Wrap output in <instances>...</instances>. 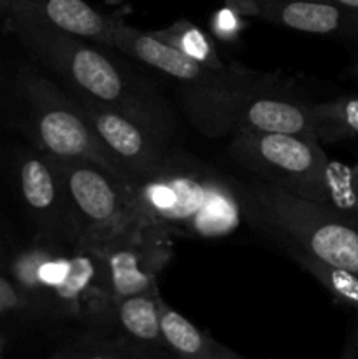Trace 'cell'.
Wrapping results in <instances>:
<instances>
[{
  "label": "cell",
  "instance_id": "cell-17",
  "mask_svg": "<svg viewBox=\"0 0 358 359\" xmlns=\"http://www.w3.org/2000/svg\"><path fill=\"white\" fill-rule=\"evenodd\" d=\"M283 251L288 252L304 270H307L339 304L353 309L358 314V277L343 269L329 265L293 245H283Z\"/></svg>",
  "mask_w": 358,
  "mask_h": 359
},
{
  "label": "cell",
  "instance_id": "cell-28",
  "mask_svg": "<svg viewBox=\"0 0 358 359\" xmlns=\"http://www.w3.org/2000/svg\"><path fill=\"white\" fill-rule=\"evenodd\" d=\"M353 354H354V356L358 358V339H357V342H354V347H353Z\"/></svg>",
  "mask_w": 358,
  "mask_h": 359
},
{
  "label": "cell",
  "instance_id": "cell-13",
  "mask_svg": "<svg viewBox=\"0 0 358 359\" xmlns=\"http://www.w3.org/2000/svg\"><path fill=\"white\" fill-rule=\"evenodd\" d=\"M0 14L4 20L42 21L109 48L112 18L102 16L86 0H0Z\"/></svg>",
  "mask_w": 358,
  "mask_h": 359
},
{
  "label": "cell",
  "instance_id": "cell-10",
  "mask_svg": "<svg viewBox=\"0 0 358 359\" xmlns=\"http://www.w3.org/2000/svg\"><path fill=\"white\" fill-rule=\"evenodd\" d=\"M76 102L105 149L125 170L126 177L146 174L174 149L171 140L157 135L121 112L77 98Z\"/></svg>",
  "mask_w": 358,
  "mask_h": 359
},
{
  "label": "cell",
  "instance_id": "cell-7",
  "mask_svg": "<svg viewBox=\"0 0 358 359\" xmlns=\"http://www.w3.org/2000/svg\"><path fill=\"white\" fill-rule=\"evenodd\" d=\"M48 158L69 200L79 245L98 251L119 233L139 224L121 179L91 161L49 154Z\"/></svg>",
  "mask_w": 358,
  "mask_h": 359
},
{
  "label": "cell",
  "instance_id": "cell-9",
  "mask_svg": "<svg viewBox=\"0 0 358 359\" xmlns=\"http://www.w3.org/2000/svg\"><path fill=\"white\" fill-rule=\"evenodd\" d=\"M16 179L25 210L37 226L39 238L67 248L79 245L69 200L48 154L37 147L25 151L18 161Z\"/></svg>",
  "mask_w": 358,
  "mask_h": 359
},
{
  "label": "cell",
  "instance_id": "cell-18",
  "mask_svg": "<svg viewBox=\"0 0 358 359\" xmlns=\"http://www.w3.org/2000/svg\"><path fill=\"white\" fill-rule=\"evenodd\" d=\"M55 358H104V359H128L140 358L139 351L118 332V330H93L62 346Z\"/></svg>",
  "mask_w": 358,
  "mask_h": 359
},
{
  "label": "cell",
  "instance_id": "cell-4",
  "mask_svg": "<svg viewBox=\"0 0 358 359\" xmlns=\"http://www.w3.org/2000/svg\"><path fill=\"white\" fill-rule=\"evenodd\" d=\"M0 119L49 156L91 161L126 177L88 123L76 98L41 65H20L0 79Z\"/></svg>",
  "mask_w": 358,
  "mask_h": 359
},
{
  "label": "cell",
  "instance_id": "cell-27",
  "mask_svg": "<svg viewBox=\"0 0 358 359\" xmlns=\"http://www.w3.org/2000/svg\"><path fill=\"white\" fill-rule=\"evenodd\" d=\"M0 21H4L2 14H0ZM4 69H6V67H4V63H2V62H0V79H2V74H4Z\"/></svg>",
  "mask_w": 358,
  "mask_h": 359
},
{
  "label": "cell",
  "instance_id": "cell-14",
  "mask_svg": "<svg viewBox=\"0 0 358 359\" xmlns=\"http://www.w3.org/2000/svg\"><path fill=\"white\" fill-rule=\"evenodd\" d=\"M74 248L39 238L11 265L13 283L27 298L28 307L46 312L53 291L63 283L70 269Z\"/></svg>",
  "mask_w": 358,
  "mask_h": 359
},
{
  "label": "cell",
  "instance_id": "cell-16",
  "mask_svg": "<svg viewBox=\"0 0 358 359\" xmlns=\"http://www.w3.org/2000/svg\"><path fill=\"white\" fill-rule=\"evenodd\" d=\"M160 330L168 354L185 359H242L241 354L216 342L209 333H204L179 312L158 300Z\"/></svg>",
  "mask_w": 358,
  "mask_h": 359
},
{
  "label": "cell",
  "instance_id": "cell-2",
  "mask_svg": "<svg viewBox=\"0 0 358 359\" xmlns=\"http://www.w3.org/2000/svg\"><path fill=\"white\" fill-rule=\"evenodd\" d=\"M121 182L137 223L154 224L171 235L228 237L246 219L242 182L179 147L150 172Z\"/></svg>",
  "mask_w": 358,
  "mask_h": 359
},
{
  "label": "cell",
  "instance_id": "cell-6",
  "mask_svg": "<svg viewBox=\"0 0 358 359\" xmlns=\"http://www.w3.org/2000/svg\"><path fill=\"white\" fill-rule=\"evenodd\" d=\"M228 153L260 181L311 202H325L330 160L318 140L283 133L234 132Z\"/></svg>",
  "mask_w": 358,
  "mask_h": 359
},
{
  "label": "cell",
  "instance_id": "cell-15",
  "mask_svg": "<svg viewBox=\"0 0 358 359\" xmlns=\"http://www.w3.org/2000/svg\"><path fill=\"white\" fill-rule=\"evenodd\" d=\"M158 290L116 300V330L139 351L140 358L167 356L158 316Z\"/></svg>",
  "mask_w": 358,
  "mask_h": 359
},
{
  "label": "cell",
  "instance_id": "cell-22",
  "mask_svg": "<svg viewBox=\"0 0 358 359\" xmlns=\"http://www.w3.org/2000/svg\"><path fill=\"white\" fill-rule=\"evenodd\" d=\"M25 307H28V304L25 294L20 291V287L13 280L0 276V314H7V312Z\"/></svg>",
  "mask_w": 358,
  "mask_h": 359
},
{
  "label": "cell",
  "instance_id": "cell-12",
  "mask_svg": "<svg viewBox=\"0 0 358 359\" xmlns=\"http://www.w3.org/2000/svg\"><path fill=\"white\" fill-rule=\"evenodd\" d=\"M251 16L311 35L358 37V11L321 0H251Z\"/></svg>",
  "mask_w": 358,
  "mask_h": 359
},
{
  "label": "cell",
  "instance_id": "cell-24",
  "mask_svg": "<svg viewBox=\"0 0 358 359\" xmlns=\"http://www.w3.org/2000/svg\"><path fill=\"white\" fill-rule=\"evenodd\" d=\"M321 2L337 4V6H343V7H347V9L358 11V0H321Z\"/></svg>",
  "mask_w": 358,
  "mask_h": 359
},
{
  "label": "cell",
  "instance_id": "cell-20",
  "mask_svg": "<svg viewBox=\"0 0 358 359\" xmlns=\"http://www.w3.org/2000/svg\"><path fill=\"white\" fill-rule=\"evenodd\" d=\"M318 139L333 140L358 137V98H337L312 104Z\"/></svg>",
  "mask_w": 358,
  "mask_h": 359
},
{
  "label": "cell",
  "instance_id": "cell-1",
  "mask_svg": "<svg viewBox=\"0 0 358 359\" xmlns=\"http://www.w3.org/2000/svg\"><path fill=\"white\" fill-rule=\"evenodd\" d=\"M37 65L48 70L74 98L128 116L167 140L178 133L167 98L147 77L123 65L95 42L46 25L13 18L4 20Z\"/></svg>",
  "mask_w": 358,
  "mask_h": 359
},
{
  "label": "cell",
  "instance_id": "cell-11",
  "mask_svg": "<svg viewBox=\"0 0 358 359\" xmlns=\"http://www.w3.org/2000/svg\"><path fill=\"white\" fill-rule=\"evenodd\" d=\"M234 132L283 133L319 142L312 104L295 98L281 88V83L255 91L246 98L235 116Z\"/></svg>",
  "mask_w": 358,
  "mask_h": 359
},
{
  "label": "cell",
  "instance_id": "cell-8",
  "mask_svg": "<svg viewBox=\"0 0 358 359\" xmlns=\"http://www.w3.org/2000/svg\"><path fill=\"white\" fill-rule=\"evenodd\" d=\"M114 300L157 290V279L172 258L171 233L139 223L98 249Z\"/></svg>",
  "mask_w": 358,
  "mask_h": 359
},
{
  "label": "cell",
  "instance_id": "cell-3",
  "mask_svg": "<svg viewBox=\"0 0 358 359\" xmlns=\"http://www.w3.org/2000/svg\"><path fill=\"white\" fill-rule=\"evenodd\" d=\"M109 48L142 63L174 84L183 111L195 128L207 137L234 132L235 116L246 98L281 83L270 74L204 65L154 37L151 32L137 30L119 20L111 23Z\"/></svg>",
  "mask_w": 358,
  "mask_h": 359
},
{
  "label": "cell",
  "instance_id": "cell-26",
  "mask_svg": "<svg viewBox=\"0 0 358 359\" xmlns=\"http://www.w3.org/2000/svg\"><path fill=\"white\" fill-rule=\"evenodd\" d=\"M4 347H6V342H4V337L0 335V356H2L4 353Z\"/></svg>",
  "mask_w": 358,
  "mask_h": 359
},
{
  "label": "cell",
  "instance_id": "cell-19",
  "mask_svg": "<svg viewBox=\"0 0 358 359\" xmlns=\"http://www.w3.org/2000/svg\"><path fill=\"white\" fill-rule=\"evenodd\" d=\"M154 37H158L160 41L167 42L172 48L179 49L181 53H185L190 58L197 60V62L204 63V65H209L213 69H227L228 65H225L223 60L218 55L216 48H214L213 41L209 39V35L204 30H200L197 25L190 23L186 20H178L167 28H161V30L151 32Z\"/></svg>",
  "mask_w": 358,
  "mask_h": 359
},
{
  "label": "cell",
  "instance_id": "cell-5",
  "mask_svg": "<svg viewBox=\"0 0 358 359\" xmlns=\"http://www.w3.org/2000/svg\"><path fill=\"white\" fill-rule=\"evenodd\" d=\"M246 219L276 245H293L358 277V219L265 181L242 182Z\"/></svg>",
  "mask_w": 358,
  "mask_h": 359
},
{
  "label": "cell",
  "instance_id": "cell-21",
  "mask_svg": "<svg viewBox=\"0 0 358 359\" xmlns=\"http://www.w3.org/2000/svg\"><path fill=\"white\" fill-rule=\"evenodd\" d=\"M325 205L358 214V163L330 161L325 177Z\"/></svg>",
  "mask_w": 358,
  "mask_h": 359
},
{
  "label": "cell",
  "instance_id": "cell-23",
  "mask_svg": "<svg viewBox=\"0 0 358 359\" xmlns=\"http://www.w3.org/2000/svg\"><path fill=\"white\" fill-rule=\"evenodd\" d=\"M214 32L221 37L234 39L237 35V18L228 11L218 13L214 18Z\"/></svg>",
  "mask_w": 358,
  "mask_h": 359
},
{
  "label": "cell",
  "instance_id": "cell-25",
  "mask_svg": "<svg viewBox=\"0 0 358 359\" xmlns=\"http://www.w3.org/2000/svg\"><path fill=\"white\" fill-rule=\"evenodd\" d=\"M347 74H350L351 77H357V79H358V62L353 63V65H351L350 69H347Z\"/></svg>",
  "mask_w": 358,
  "mask_h": 359
}]
</instances>
